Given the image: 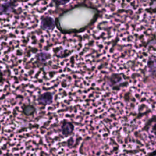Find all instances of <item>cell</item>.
<instances>
[{"mask_svg": "<svg viewBox=\"0 0 156 156\" xmlns=\"http://www.w3.org/2000/svg\"><path fill=\"white\" fill-rule=\"evenodd\" d=\"M53 95L50 92H46L40 94L38 98L39 103L43 105H49L52 102Z\"/></svg>", "mask_w": 156, "mask_h": 156, "instance_id": "cell-1", "label": "cell"}, {"mask_svg": "<svg viewBox=\"0 0 156 156\" xmlns=\"http://www.w3.org/2000/svg\"><path fill=\"white\" fill-rule=\"evenodd\" d=\"M73 126L71 123L66 122L62 124V132L65 135H68L72 133L73 130Z\"/></svg>", "mask_w": 156, "mask_h": 156, "instance_id": "cell-2", "label": "cell"}, {"mask_svg": "<svg viewBox=\"0 0 156 156\" xmlns=\"http://www.w3.org/2000/svg\"><path fill=\"white\" fill-rule=\"evenodd\" d=\"M149 156H156V150L149 154Z\"/></svg>", "mask_w": 156, "mask_h": 156, "instance_id": "cell-3", "label": "cell"}]
</instances>
